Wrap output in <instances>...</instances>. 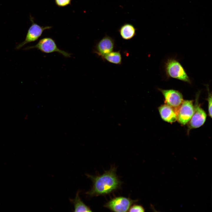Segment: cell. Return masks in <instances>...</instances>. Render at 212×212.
<instances>
[{"label":"cell","instance_id":"7c38bea8","mask_svg":"<svg viewBox=\"0 0 212 212\" xmlns=\"http://www.w3.org/2000/svg\"><path fill=\"white\" fill-rule=\"evenodd\" d=\"M80 190L76 193L75 198L69 199V201L74 206V212H91L90 208L86 205L81 200L80 196Z\"/></svg>","mask_w":212,"mask_h":212},{"label":"cell","instance_id":"6da1fadb","mask_svg":"<svg viewBox=\"0 0 212 212\" xmlns=\"http://www.w3.org/2000/svg\"><path fill=\"white\" fill-rule=\"evenodd\" d=\"M86 176L92 182L91 188L85 194L92 197L108 194L120 188L122 182L116 175L115 167L112 168L101 175L87 174Z\"/></svg>","mask_w":212,"mask_h":212},{"label":"cell","instance_id":"8992f818","mask_svg":"<svg viewBox=\"0 0 212 212\" xmlns=\"http://www.w3.org/2000/svg\"><path fill=\"white\" fill-rule=\"evenodd\" d=\"M194 112L192 101L183 100L177 113V120L182 125H185L191 119Z\"/></svg>","mask_w":212,"mask_h":212},{"label":"cell","instance_id":"7a4b0ae2","mask_svg":"<svg viewBox=\"0 0 212 212\" xmlns=\"http://www.w3.org/2000/svg\"><path fill=\"white\" fill-rule=\"evenodd\" d=\"M36 48L42 52L46 53L58 52L65 57H69L71 54L59 49L57 46L55 41L50 37H45L40 39L35 45L29 46L24 49L29 50Z\"/></svg>","mask_w":212,"mask_h":212},{"label":"cell","instance_id":"8fae6325","mask_svg":"<svg viewBox=\"0 0 212 212\" xmlns=\"http://www.w3.org/2000/svg\"><path fill=\"white\" fill-rule=\"evenodd\" d=\"M136 28L132 24L124 23L118 29V31L122 39L129 40L132 39L136 35Z\"/></svg>","mask_w":212,"mask_h":212},{"label":"cell","instance_id":"9a60e30c","mask_svg":"<svg viewBox=\"0 0 212 212\" xmlns=\"http://www.w3.org/2000/svg\"><path fill=\"white\" fill-rule=\"evenodd\" d=\"M145 209L141 205H134L130 207L128 211L130 212H144Z\"/></svg>","mask_w":212,"mask_h":212},{"label":"cell","instance_id":"277c9868","mask_svg":"<svg viewBox=\"0 0 212 212\" xmlns=\"http://www.w3.org/2000/svg\"><path fill=\"white\" fill-rule=\"evenodd\" d=\"M32 24L29 28L24 41L17 45L15 49H19L25 45L37 40L44 31L52 28L51 26H42L34 22L33 18L30 16Z\"/></svg>","mask_w":212,"mask_h":212},{"label":"cell","instance_id":"3957f363","mask_svg":"<svg viewBox=\"0 0 212 212\" xmlns=\"http://www.w3.org/2000/svg\"><path fill=\"white\" fill-rule=\"evenodd\" d=\"M165 68L166 73L169 77L191 83L190 80L184 68L176 59H168L165 64Z\"/></svg>","mask_w":212,"mask_h":212},{"label":"cell","instance_id":"5bb4252c","mask_svg":"<svg viewBox=\"0 0 212 212\" xmlns=\"http://www.w3.org/2000/svg\"><path fill=\"white\" fill-rule=\"evenodd\" d=\"M72 0H54L57 6L59 7H64L71 4Z\"/></svg>","mask_w":212,"mask_h":212},{"label":"cell","instance_id":"4fadbf2b","mask_svg":"<svg viewBox=\"0 0 212 212\" xmlns=\"http://www.w3.org/2000/svg\"><path fill=\"white\" fill-rule=\"evenodd\" d=\"M101 57L103 60L111 63L120 65L122 63V56L120 51H112Z\"/></svg>","mask_w":212,"mask_h":212},{"label":"cell","instance_id":"9c48e42d","mask_svg":"<svg viewBox=\"0 0 212 212\" xmlns=\"http://www.w3.org/2000/svg\"><path fill=\"white\" fill-rule=\"evenodd\" d=\"M206 114L204 111L198 104L194 107V112L189 122L191 128H198L203 125L206 118Z\"/></svg>","mask_w":212,"mask_h":212},{"label":"cell","instance_id":"ba28073f","mask_svg":"<svg viewBox=\"0 0 212 212\" xmlns=\"http://www.w3.org/2000/svg\"><path fill=\"white\" fill-rule=\"evenodd\" d=\"M159 90L163 95L166 104L173 108L178 107L183 101L182 94L177 90L160 89Z\"/></svg>","mask_w":212,"mask_h":212},{"label":"cell","instance_id":"30bf717a","mask_svg":"<svg viewBox=\"0 0 212 212\" xmlns=\"http://www.w3.org/2000/svg\"><path fill=\"white\" fill-rule=\"evenodd\" d=\"M162 119L164 121L170 123L175 122L177 120V114L173 108L165 104L158 108Z\"/></svg>","mask_w":212,"mask_h":212},{"label":"cell","instance_id":"52a82bcc","mask_svg":"<svg viewBox=\"0 0 212 212\" xmlns=\"http://www.w3.org/2000/svg\"><path fill=\"white\" fill-rule=\"evenodd\" d=\"M115 40L105 35L95 45L93 52L101 57L112 52L115 47Z\"/></svg>","mask_w":212,"mask_h":212},{"label":"cell","instance_id":"5b68a950","mask_svg":"<svg viewBox=\"0 0 212 212\" xmlns=\"http://www.w3.org/2000/svg\"><path fill=\"white\" fill-rule=\"evenodd\" d=\"M137 200L123 196L114 198L106 203L104 206L114 212L128 211L131 205Z\"/></svg>","mask_w":212,"mask_h":212},{"label":"cell","instance_id":"2e32d148","mask_svg":"<svg viewBox=\"0 0 212 212\" xmlns=\"http://www.w3.org/2000/svg\"><path fill=\"white\" fill-rule=\"evenodd\" d=\"M208 101V108L209 115L212 117V95L211 94L208 92V97L207 99Z\"/></svg>","mask_w":212,"mask_h":212}]
</instances>
